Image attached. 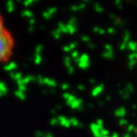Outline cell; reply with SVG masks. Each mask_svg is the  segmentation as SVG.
Segmentation results:
<instances>
[{
  "label": "cell",
  "instance_id": "1",
  "mask_svg": "<svg viewBox=\"0 0 137 137\" xmlns=\"http://www.w3.org/2000/svg\"><path fill=\"white\" fill-rule=\"evenodd\" d=\"M14 48V38L5 27L2 15L0 14V64L10 59Z\"/></svg>",
  "mask_w": 137,
  "mask_h": 137
}]
</instances>
